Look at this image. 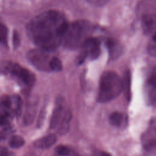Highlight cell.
Here are the masks:
<instances>
[{
  "mask_svg": "<svg viewBox=\"0 0 156 156\" xmlns=\"http://www.w3.org/2000/svg\"><path fill=\"white\" fill-rule=\"evenodd\" d=\"M68 24L62 12L48 10L30 21L26 31L29 38L38 48L50 51L62 44Z\"/></svg>",
  "mask_w": 156,
  "mask_h": 156,
  "instance_id": "obj_1",
  "label": "cell"
},
{
  "mask_svg": "<svg viewBox=\"0 0 156 156\" xmlns=\"http://www.w3.org/2000/svg\"><path fill=\"white\" fill-rule=\"evenodd\" d=\"M93 30L92 24L85 20H77L68 24L63 43L70 49L82 48L84 43L90 37Z\"/></svg>",
  "mask_w": 156,
  "mask_h": 156,
  "instance_id": "obj_2",
  "label": "cell"
},
{
  "mask_svg": "<svg viewBox=\"0 0 156 156\" xmlns=\"http://www.w3.org/2000/svg\"><path fill=\"white\" fill-rule=\"evenodd\" d=\"M123 90V82L119 76L113 71H105L99 80L98 100L107 102L118 97Z\"/></svg>",
  "mask_w": 156,
  "mask_h": 156,
  "instance_id": "obj_3",
  "label": "cell"
},
{
  "mask_svg": "<svg viewBox=\"0 0 156 156\" xmlns=\"http://www.w3.org/2000/svg\"><path fill=\"white\" fill-rule=\"evenodd\" d=\"M27 58L37 69L43 71L51 70L50 62L52 57H49V51L40 48L34 49L28 52Z\"/></svg>",
  "mask_w": 156,
  "mask_h": 156,
  "instance_id": "obj_4",
  "label": "cell"
},
{
  "mask_svg": "<svg viewBox=\"0 0 156 156\" xmlns=\"http://www.w3.org/2000/svg\"><path fill=\"white\" fill-rule=\"evenodd\" d=\"M4 71L13 76L20 83L24 85L30 86L34 83V75L30 71L18 64L13 63L5 64L4 65Z\"/></svg>",
  "mask_w": 156,
  "mask_h": 156,
  "instance_id": "obj_5",
  "label": "cell"
},
{
  "mask_svg": "<svg viewBox=\"0 0 156 156\" xmlns=\"http://www.w3.org/2000/svg\"><path fill=\"white\" fill-rule=\"evenodd\" d=\"M141 144L148 152L156 154V117L152 118L141 138Z\"/></svg>",
  "mask_w": 156,
  "mask_h": 156,
  "instance_id": "obj_6",
  "label": "cell"
},
{
  "mask_svg": "<svg viewBox=\"0 0 156 156\" xmlns=\"http://www.w3.org/2000/svg\"><path fill=\"white\" fill-rule=\"evenodd\" d=\"M21 109V101L17 95H5L1 98V116L10 118L12 115H19Z\"/></svg>",
  "mask_w": 156,
  "mask_h": 156,
  "instance_id": "obj_7",
  "label": "cell"
},
{
  "mask_svg": "<svg viewBox=\"0 0 156 156\" xmlns=\"http://www.w3.org/2000/svg\"><path fill=\"white\" fill-rule=\"evenodd\" d=\"M80 49L81 52L77 58L78 63H82L86 58L94 60L97 58L100 54L99 42L94 38L90 37L88 38Z\"/></svg>",
  "mask_w": 156,
  "mask_h": 156,
  "instance_id": "obj_8",
  "label": "cell"
},
{
  "mask_svg": "<svg viewBox=\"0 0 156 156\" xmlns=\"http://www.w3.org/2000/svg\"><path fill=\"white\" fill-rule=\"evenodd\" d=\"M142 27L143 31L147 35L156 32V15L146 14L142 18Z\"/></svg>",
  "mask_w": 156,
  "mask_h": 156,
  "instance_id": "obj_9",
  "label": "cell"
},
{
  "mask_svg": "<svg viewBox=\"0 0 156 156\" xmlns=\"http://www.w3.org/2000/svg\"><path fill=\"white\" fill-rule=\"evenodd\" d=\"M109 122L110 124L113 126L123 127L127 124L128 117L126 114L122 112H115L110 115Z\"/></svg>",
  "mask_w": 156,
  "mask_h": 156,
  "instance_id": "obj_10",
  "label": "cell"
},
{
  "mask_svg": "<svg viewBox=\"0 0 156 156\" xmlns=\"http://www.w3.org/2000/svg\"><path fill=\"white\" fill-rule=\"evenodd\" d=\"M57 141V136L54 133L45 135L35 141L34 146L40 149H47L54 145Z\"/></svg>",
  "mask_w": 156,
  "mask_h": 156,
  "instance_id": "obj_11",
  "label": "cell"
},
{
  "mask_svg": "<svg viewBox=\"0 0 156 156\" xmlns=\"http://www.w3.org/2000/svg\"><path fill=\"white\" fill-rule=\"evenodd\" d=\"M107 47L109 51L110 56L112 58H116L122 54V46L116 40L110 39L107 41Z\"/></svg>",
  "mask_w": 156,
  "mask_h": 156,
  "instance_id": "obj_12",
  "label": "cell"
},
{
  "mask_svg": "<svg viewBox=\"0 0 156 156\" xmlns=\"http://www.w3.org/2000/svg\"><path fill=\"white\" fill-rule=\"evenodd\" d=\"M63 114L64 113L63 107L59 104L55 107L52 112L50 121L51 129H55L58 127Z\"/></svg>",
  "mask_w": 156,
  "mask_h": 156,
  "instance_id": "obj_13",
  "label": "cell"
},
{
  "mask_svg": "<svg viewBox=\"0 0 156 156\" xmlns=\"http://www.w3.org/2000/svg\"><path fill=\"white\" fill-rule=\"evenodd\" d=\"M71 118L72 113L71 111L67 110L64 112L61 121L58 126V133L59 134L64 135L68 131Z\"/></svg>",
  "mask_w": 156,
  "mask_h": 156,
  "instance_id": "obj_14",
  "label": "cell"
},
{
  "mask_svg": "<svg viewBox=\"0 0 156 156\" xmlns=\"http://www.w3.org/2000/svg\"><path fill=\"white\" fill-rule=\"evenodd\" d=\"M25 143L24 138L19 135H13L12 136L9 142V146L12 148H20L22 147Z\"/></svg>",
  "mask_w": 156,
  "mask_h": 156,
  "instance_id": "obj_15",
  "label": "cell"
},
{
  "mask_svg": "<svg viewBox=\"0 0 156 156\" xmlns=\"http://www.w3.org/2000/svg\"><path fill=\"white\" fill-rule=\"evenodd\" d=\"M62 63L60 60L57 57H52L50 62L51 71H60L62 69Z\"/></svg>",
  "mask_w": 156,
  "mask_h": 156,
  "instance_id": "obj_16",
  "label": "cell"
},
{
  "mask_svg": "<svg viewBox=\"0 0 156 156\" xmlns=\"http://www.w3.org/2000/svg\"><path fill=\"white\" fill-rule=\"evenodd\" d=\"M148 85L156 92V66L153 68L151 71L148 79Z\"/></svg>",
  "mask_w": 156,
  "mask_h": 156,
  "instance_id": "obj_17",
  "label": "cell"
},
{
  "mask_svg": "<svg viewBox=\"0 0 156 156\" xmlns=\"http://www.w3.org/2000/svg\"><path fill=\"white\" fill-rule=\"evenodd\" d=\"M55 152L58 156H68L70 153V150L65 145H59L55 147Z\"/></svg>",
  "mask_w": 156,
  "mask_h": 156,
  "instance_id": "obj_18",
  "label": "cell"
},
{
  "mask_svg": "<svg viewBox=\"0 0 156 156\" xmlns=\"http://www.w3.org/2000/svg\"><path fill=\"white\" fill-rule=\"evenodd\" d=\"M130 73L127 72L125 74L124 82L123 83V89L126 90V94L128 99L130 98Z\"/></svg>",
  "mask_w": 156,
  "mask_h": 156,
  "instance_id": "obj_19",
  "label": "cell"
},
{
  "mask_svg": "<svg viewBox=\"0 0 156 156\" xmlns=\"http://www.w3.org/2000/svg\"><path fill=\"white\" fill-rule=\"evenodd\" d=\"M0 31H1L0 32L1 41L4 45L7 46V29L6 26L3 25V24H1Z\"/></svg>",
  "mask_w": 156,
  "mask_h": 156,
  "instance_id": "obj_20",
  "label": "cell"
},
{
  "mask_svg": "<svg viewBox=\"0 0 156 156\" xmlns=\"http://www.w3.org/2000/svg\"><path fill=\"white\" fill-rule=\"evenodd\" d=\"M148 51L151 55L156 57V42L152 41L148 46Z\"/></svg>",
  "mask_w": 156,
  "mask_h": 156,
  "instance_id": "obj_21",
  "label": "cell"
},
{
  "mask_svg": "<svg viewBox=\"0 0 156 156\" xmlns=\"http://www.w3.org/2000/svg\"><path fill=\"white\" fill-rule=\"evenodd\" d=\"M1 156H9L8 151L5 147H1Z\"/></svg>",
  "mask_w": 156,
  "mask_h": 156,
  "instance_id": "obj_22",
  "label": "cell"
},
{
  "mask_svg": "<svg viewBox=\"0 0 156 156\" xmlns=\"http://www.w3.org/2000/svg\"><path fill=\"white\" fill-rule=\"evenodd\" d=\"M101 156H111L110 154L107 152H102L101 153Z\"/></svg>",
  "mask_w": 156,
  "mask_h": 156,
  "instance_id": "obj_23",
  "label": "cell"
},
{
  "mask_svg": "<svg viewBox=\"0 0 156 156\" xmlns=\"http://www.w3.org/2000/svg\"><path fill=\"white\" fill-rule=\"evenodd\" d=\"M152 41H154V42H156V32H155V33H154V34L152 35Z\"/></svg>",
  "mask_w": 156,
  "mask_h": 156,
  "instance_id": "obj_24",
  "label": "cell"
}]
</instances>
